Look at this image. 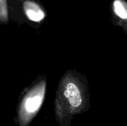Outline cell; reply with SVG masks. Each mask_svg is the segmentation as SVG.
I'll list each match as a JSON object with an SVG mask.
<instances>
[{"label":"cell","mask_w":127,"mask_h":126,"mask_svg":"<svg viewBox=\"0 0 127 126\" xmlns=\"http://www.w3.org/2000/svg\"><path fill=\"white\" fill-rule=\"evenodd\" d=\"M22 13L31 22H39L45 17V12L41 5L33 0H25L21 4Z\"/></svg>","instance_id":"cell-1"},{"label":"cell","mask_w":127,"mask_h":126,"mask_svg":"<svg viewBox=\"0 0 127 126\" xmlns=\"http://www.w3.org/2000/svg\"><path fill=\"white\" fill-rule=\"evenodd\" d=\"M43 95V88L31 91L23 102V114L27 115L34 114L42 105Z\"/></svg>","instance_id":"cell-2"},{"label":"cell","mask_w":127,"mask_h":126,"mask_svg":"<svg viewBox=\"0 0 127 126\" xmlns=\"http://www.w3.org/2000/svg\"><path fill=\"white\" fill-rule=\"evenodd\" d=\"M64 94L68 100L69 104L73 108H77L81 105L82 97L80 91L74 83L69 82L67 84Z\"/></svg>","instance_id":"cell-3"},{"label":"cell","mask_w":127,"mask_h":126,"mask_svg":"<svg viewBox=\"0 0 127 126\" xmlns=\"http://www.w3.org/2000/svg\"><path fill=\"white\" fill-rule=\"evenodd\" d=\"M9 3L8 0H0V22L7 23L9 21Z\"/></svg>","instance_id":"cell-4"},{"label":"cell","mask_w":127,"mask_h":126,"mask_svg":"<svg viewBox=\"0 0 127 126\" xmlns=\"http://www.w3.org/2000/svg\"><path fill=\"white\" fill-rule=\"evenodd\" d=\"M10 1V7L12 6V7L14 9L15 11H17L19 10H21V4L22 3L25 1V0H9Z\"/></svg>","instance_id":"cell-5"}]
</instances>
